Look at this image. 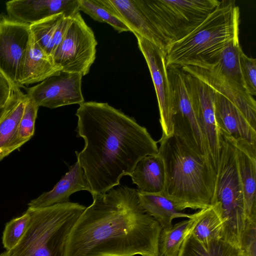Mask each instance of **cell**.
Returning <instances> with one entry per match:
<instances>
[{"label": "cell", "instance_id": "1", "mask_svg": "<svg viewBox=\"0 0 256 256\" xmlns=\"http://www.w3.org/2000/svg\"><path fill=\"white\" fill-rule=\"evenodd\" d=\"M76 115V136L84 140L76 154L92 197L120 185L140 160L158 153L157 142L145 127L106 102H84Z\"/></svg>", "mask_w": 256, "mask_h": 256}, {"label": "cell", "instance_id": "2", "mask_svg": "<svg viewBox=\"0 0 256 256\" xmlns=\"http://www.w3.org/2000/svg\"><path fill=\"white\" fill-rule=\"evenodd\" d=\"M93 198L68 234L64 256H159L158 222L137 190L121 186Z\"/></svg>", "mask_w": 256, "mask_h": 256}, {"label": "cell", "instance_id": "3", "mask_svg": "<svg viewBox=\"0 0 256 256\" xmlns=\"http://www.w3.org/2000/svg\"><path fill=\"white\" fill-rule=\"evenodd\" d=\"M165 168L162 194L177 210H202L212 204L216 172L210 162L174 133L158 140Z\"/></svg>", "mask_w": 256, "mask_h": 256}, {"label": "cell", "instance_id": "4", "mask_svg": "<svg viewBox=\"0 0 256 256\" xmlns=\"http://www.w3.org/2000/svg\"><path fill=\"white\" fill-rule=\"evenodd\" d=\"M240 18L234 0H221L194 30L166 48V67L214 66L222 50L238 38Z\"/></svg>", "mask_w": 256, "mask_h": 256}, {"label": "cell", "instance_id": "5", "mask_svg": "<svg viewBox=\"0 0 256 256\" xmlns=\"http://www.w3.org/2000/svg\"><path fill=\"white\" fill-rule=\"evenodd\" d=\"M86 207L68 202L28 210L29 226L10 256H64L72 228Z\"/></svg>", "mask_w": 256, "mask_h": 256}, {"label": "cell", "instance_id": "6", "mask_svg": "<svg viewBox=\"0 0 256 256\" xmlns=\"http://www.w3.org/2000/svg\"><path fill=\"white\" fill-rule=\"evenodd\" d=\"M222 136L212 205L215 206L224 222L222 240L238 248L246 218L236 148L230 140Z\"/></svg>", "mask_w": 256, "mask_h": 256}, {"label": "cell", "instance_id": "7", "mask_svg": "<svg viewBox=\"0 0 256 256\" xmlns=\"http://www.w3.org/2000/svg\"><path fill=\"white\" fill-rule=\"evenodd\" d=\"M166 48L198 27L218 0H137Z\"/></svg>", "mask_w": 256, "mask_h": 256}, {"label": "cell", "instance_id": "8", "mask_svg": "<svg viewBox=\"0 0 256 256\" xmlns=\"http://www.w3.org/2000/svg\"><path fill=\"white\" fill-rule=\"evenodd\" d=\"M167 69L172 105L174 134L211 164L198 116L190 74L180 68Z\"/></svg>", "mask_w": 256, "mask_h": 256}, {"label": "cell", "instance_id": "9", "mask_svg": "<svg viewBox=\"0 0 256 256\" xmlns=\"http://www.w3.org/2000/svg\"><path fill=\"white\" fill-rule=\"evenodd\" d=\"M98 44L94 32L80 12L74 16L62 42L52 54L62 71L87 74L96 59Z\"/></svg>", "mask_w": 256, "mask_h": 256}, {"label": "cell", "instance_id": "10", "mask_svg": "<svg viewBox=\"0 0 256 256\" xmlns=\"http://www.w3.org/2000/svg\"><path fill=\"white\" fill-rule=\"evenodd\" d=\"M32 38L30 24L0 14V73L14 87L20 88V74Z\"/></svg>", "mask_w": 256, "mask_h": 256}, {"label": "cell", "instance_id": "11", "mask_svg": "<svg viewBox=\"0 0 256 256\" xmlns=\"http://www.w3.org/2000/svg\"><path fill=\"white\" fill-rule=\"evenodd\" d=\"M140 50L147 63L154 86L162 130V138L174 133L172 105L165 50L138 34H135Z\"/></svg>", "mask_w": 256, "mask_h": 256}, {"label": "cell", "instance_id": "12", "mask_svg": "<svg viewBox=\"0 0 256 256\" xmlns=\"http://www.w3.org/2000/svg\"><path fill=\"white\" fill-rule=\"evenodd\" d=\"M82 76L60 71L26 90V96L39 108H55L84 102Z\"/></svg>", "mask_w": 256, "mask_h": 256}, {"label": "cell", "instance_id": "13", "mask_svg": "<svg viewBox=\"0 0 256 256\" xmlns=\"http://www.w3.org/2000/svg\"><path fill=\"white\" fill-rule=\"evenodd\" d=\"M222 94L243 114L256 130V102L244 88L226 78L214 66L200 68L184 66L180 68Z\"/></svg>", "mask_w": 256, "mask_h": 256}, {"label": "cell", "instance_id": "14", "mask_svg": "<svg viewBox=\"0 0 256 256\" xmlns=\"http://www.w3.org/2000/svg\"><path fill=\"white\" fill-rule=\"evenodd\" d=\"M190 76L198 116L210 160L216 173L222 136L217 126L214 114L216 92L196 78L191 74Z\"/></svg>", "mask_w": 256, "mask_h": 256}, {"label": "cell", "instance_id": "15", "mask_svg": "<svg viewBox=\"0 0 256 256\" xmlns=\"http://www.w3.org/2000/svg\"><path fill=\"white\" fill-rule=\"evenodd\" d=\"M214 114L221 136L234 144H248L256 148V130L252 127L234 104L217 92L214 102Z\"/></svg>", "mask_w": 256, "mask_h": 256}, {"label": "cell", "instance_id": "16", "mask_svg": "<svg viewBox=\"0 0 256 256\" xmlns=\"http://www.w3.org/2000/svg\"><path fill=\"white\" fill-rule=\"evenodd\" d=\"M6 10L11 18L30 25L57 14L72 18L80 12L78 0H13L6 2Z\"/></svg>", "mask_w": 256, "mask_h": 256}, {"label": "cell", "instance_id": "17", "mask_svg": "<svg viewBox=\"0 0 256 256\" xmlns=\"http://www.w3.org/2000/svg\"><path fill=\"white\" fill-rule=\"evenodd\" d=\"M80 190L91 192L84 171L77 160L52 190L31 200L28 204V208H40L70 202V196Z\"/></svg>", "mask_w": 256, "mask_h": 256}, {"label": "cell", "instance_id": "18", "mask_svg": "<svg viewBox=\"0 0 256 256\" xmlns=\"http://www.w3.org/2000/svg\"><path fill=\"white\" fill-rule=\"evenodd\" d=\"M134 35L140 36L156 45L165 47L137 0H102Z\"/></svg>", "mask_w": 256, "mask_h": 256}, {"label": "cell", "instance_id": "19", "mask_svg": "<svg viewBox=\"0 0 256 256\" xmlns=\"http://www.w3.org/2000/svg\"><path fill=\"white\" fill-rule=\"evenodd\" d=\"M26 94L14 87L6 111L0 120V161L19 148L17 143L18 126L22 116Z\"/></svg>", "mask_w": 256, "mask_h": 256}, {"label": "cell", "instance_id": "20", "mask_svg": "<svg viewBox=\"0 0 256 256\" xmlns=\"http://www.w3.org/2000/svg\"><path fill=\"white\" fill-rule=\"evenodd\" d=\"M232 142L236 148L246 216L256 220V148Z\"/></svg>", "mask_w": 256, "mask_h": 256}, {"label": "cell", "instance_id": "21", "mask_svg": "<svg viewBox=\"0 0 256 256\" xmlns=\"http://www.w3.org/2000/svg\"><path fill=\"white\" fill-rule=\"evenodd\" d=\"M61 68L32 38L24 58L19 80L20 88L42 82L58 74Z\"/></svg>", "mask_w": 256, "mask_h": 256}, {"label": "cell", "instance_id": "22", "mask_svg": "<svg viewBox=\"0 0 256 256\" xmlns=\"http://www.w3.org/2000/svg\"><path fill=\"white\" fill-rule=\"evenodd\" d=\"M140 193L162 194L165 182V168L158 153L140 160L130 176Z\"/></svg>", "mask_w": 256, "mask_h": 256}, {"label": "cell", "instance_id": "23", "mask_svg": "<svg viewBox=\"0 0 256 256\" xmlns=\"http://www.w3.org/2000/svg\"><path fill=\"white\" fill-rule=\"evenodd\" d=\"M72 18L66 17L64 14H59L30 24L34 41L46 53L52 56L66 33Z\"/></svg>", "mask_w": 256, "mask_h": 256}, {"label": "cell", "instance_id": "24", "mask_svg": "<svg viewBox=\"0 0 256 256\" xmlns=\"http://www.w3.org/2000/svg\"><path fill=\"white\" fill-rule=\"evenodd\" d=\"M138 194L140 206L158 222L162 230L171 228L175 218H190L194 216L177 210L172 202L160 194Z\"/></svg>", "mask_w": 256, "mask_h": 256}, {"label": "cell", "instance_id": "25", "mask_svg": "<svg viewBox=\"0 0 256 256\" xmlns=\"http://www.w3.org/2000/svg\"><path fill=\"white\" fill-rule=\"evenodd\" d=\"M202 212V209L200 210L192 218L162 230L158 244L159 256H178L185 238L192 231Z\"/></svg>", "mask_w": 256, "mask_h": 256}, {"label": "cell", "instance_id": "26", "mask_svg": "<svg viewBox=\"0 0 256 256\" xmlns=\"http://www.w3.org/2000/svg\"><path fill=\"white\" fill-rule=\"evenodd\" d=\"M224 222L213 205L202 209L201 216L194 226L192 234L206 248L212 242L222 238Z\"/></svg>", "mask_w": 256, "mask_h": 256}, {"label": "cell", "instance_id": "27", "mask_svg": "<svg viewBox=\"0 0 256 256\" xmlns=\"http://www.w3.org/2000/svg\"><path fill=\"white\" fill-rule=\"evenodd\" d=\"M242 52L239 38H235L222 50L216 64L212 66L216 68L228 79L246 90L240 66V56Z\"/></svg>", "mask_w": 256, "mask_h": 256}, {"label": "cell", "instance_id": "28", "mask_svg": "<svg viewBox=\"0 0 256 256\" xmlns=\"http://www.w3.org/2000/svg\"><path fill=\"white\" fill-rule=\"evenodd\" d=\"M232 247L221 239L212 242L205 248L191 232L185 238L178 256H228Z\"/></svg>", "mask_w": 256, "mask_h": 256}, {"label": "cell", "instance_id": "29", "mask_svg": "<svg viewBox=\"0 0 256 256\" xmlns=\"http://www.w3.org/2000/svg\"><path fill=\"white\" fill-rule=\"evenodd\" d=\"M79 11L94 20L110 25L118 32H130L126 25L104 3L102 0H78Z\"/></svg>", "mask_w": 256, "mask_h": 256}, {"label": "cell", "instance_id": "30", "mask_svg": "<svg viewBox=\"0 0 256 256\" xmlns=\"http://www.w3.org/2000/svg\"><path fill=\"white\" fill-rule=\"evenodd\" d=\"M30 220V214L26 210L21 216L6 223L2 236V244L6 250L10 251L18 245L26 232Z\"/></svg>", "mask_w": 256, "mask_h": 256}, {"label": "cell", "instance_id": "31", "mask_svg": "<svg viewBox=\"0 0 256 256\" xmlns=\"http://www.w3.org/2000/svg\"><path fill=\"white\" fill-rule=\"evenodd\" d=\"M38 108L26 96L18 132L17 143L19 148L28 141L34 134L35 122Z\"/></svg>", "mask_w": 256, "mask_h": 256}, {"label": "cell", "instance_id": "32", "mask_svg": "<svg viewBox=\"0 0 256 256\" xmlns=\"http://www.w3.org/2000/svg\"><path fill=\"white\" fill-rule=\"evenodd\" d=\"M238 249L244 256H256V220L246 219Z\"/></svg>", "mask_w": 256, "mask_h": 256}, {"label": "cell", "instance_id": "33", "mask_svg": "<svg viewBox=\"0 0 256 256\" xmlns=\"http://www.w3.org/2000/svg\"><path fill=\"white\" fill-rule=\"evenodd\" d=\"M240 66L245 88L254 96L256 94V60L248 57L242 52L240 56Z\"/></svg>", "mask_w": 256, "mask_h": 256}, {"label": "cell", "instance_id": "34", "mask_svg": "<svg viewBox=\"0 0 256 256\" xmlns=\"http://www.w3.org/2000/svg\"><path fill=\"white\" fill-rule=\"evenodd\" d=\"M14 88L10 82L0 73V108L6 104L12 96Z\"/></svg>", "mask_w": 256, "mask_h": 256}, {"label": "cell", "instance_id": "35", "mask_svg": "<svg viewBox=\"0 0 256 256\" xmlns=\"http://www.w3.org/2000/svg\"><path fill=\"white\" fill-rule=\"evenodd\" d=\"M228 256H244L240 250L234 247H232Z\"/></svg>", "mask_w": 256, "mask_h": 256}, {"label": "cell", "instance_id": "36", "mask_svg": "<svg viewBox=\"0 0 256 256\" xmlns=\"http://www.w3.org/2000/svg\"><path fill=\"white\" fill-rule=\"evenodd\" d=\"M6 105L4 107L0 108V120L2 118V116L4 115V113L6 111Z\"/></svg>", "mask_w": 256, "mask_h": 256}, {"label": "cell", "instance_id": "37", "mask_svg": "<svg viewBox=\"0 0 256 256\" xmlns=\"http://www.w3.org/2000/svg\"><path fill=\"white\" fill-rule=\"evenodd\" d=\"M0 256H10V252L8 250H6V251L3 252L2 253L0 254Z\"/></svg>", "mask_w": 256, "mask_h": 256}]
</instances>
